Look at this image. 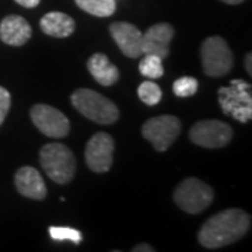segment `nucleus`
<instances>
[{"mask_svg":"<svg viewBox=\"0 0 252 252\" xmlns=\"http://www.w3.org/2000/svg\"><path fill=\"white\" fill-rule=\"evenodd\" d=\"M215 193L207 184L198 178H187L174 192V200L180 209L190 215H198L213 202Z\"/></svg>","mask_w":252,"mask_h":252,"instance_id":"obj_5","label":"nucleus"},{"mask_svg":"<svg viewBox=\"0 0 252 252\" xmlns=\"http://www.w3.org/2000/svg\"><path fill=\"white\" fill-rule=\"evenodd\" d=\"M39 162L46 175L56 184H69L76 172L72 150L62 143H48L39 152Z\"/></svg>","mask_w":252,"mask_h":252,"instance_id":"obj_3","label":"nucleus"},{"mask_svg":"<svg viewBox=\"0 0 252 252\" xmlns=\"http://www.w3.org/2000/svg\"><path fill=\"white\" fill-rule=\"evenodd\" d=\"M132 251L135 252H154V248H152L150 245H147V244H140V245H136L133 247V250Z\"/></svg>","mask_w":252,"mask_h":252,"instance_id":"obj_24","label":"nucleus"},{"mask_svg":"<svg viewBox=\"0 0 252 252\" xmlns=\"http://www.w3.org/2000/svg\"><path fill=\"white\" fill-rule=\"evenodd\" d=\"M251 86L243 80L231 81V87L219 90V102L225 115L240 122H247L252 117Z\"/></svg>","mask_w":252,"mask_h":252,"instance_id":"obj_6","label":"nucleus"},{"mask_svg":"<svg viewBox=\"0 0 252 252\" xmlns=\"http://www.w3.org/2000/svg\"><path fill=\"white\" fill-rule=\"evenodd\" d=\"M114 149L115 142L112 136L105 132H98L91 137L86 146V162L91 171L102 172L109 171L114 161Z\"/></svg>","mask_w":252,"mask_h":252,"instance_id":"obj_9","label":"nucleus"},{"mask_svg":"<svg viewBox=\"0 0 252 252\" xmlns=\"http://www.w3.org/2000/svg\"><path fill=\"white\" fill-rule=\"evenodd\" d=\"M32 35L31 26L21 16H7L0 23V39L11 46H21Z\"/></svg>","mask_w":252,"mask_h":252,"instance_id":"obj_14","label":"nucleus"},{"mask_svg":"<svg viewBox=\"0 0 252 252\" xmlns=\"http://www.w3.org/2000/svg\"><path fill=\"white\" fill-rule=\"evenodd\" d=\"M181 132L180 119L174 115H160L146 121L142 127V135L153 144L157 152H165Z\"/></svg>","mask_w":252,"mask_h":252,"instance_id":"obj_7","label":"nucleus"},{"mask_svg":"<svg viewBox=\"0 0 252 252\" xmlns=\"http://www.w3.org/2000/svg\"><path fill=\"white\" fill-rule=\"evenodd\" d=\"M203 72L210 77H221L233 69L234 56L221 36H209L200 46Z\"/></svg>","mask_w":252,"mask_h":252,"instance_id":"obj_4","label":"nucleus"},{"mask_svg":"<svg viewBox=\"0 0 252 252\" xmlns=\"http://www.w3.org/2000/svg\"><path fill=\"white\" fill-rule=\"evenodd\" d=\"M76 4L97 17H109L115 13V0H76Z\"/></svg>","mask_w":252,"mask_h":252,"instance_id":"obj_17","label":"nucleus"},{"mask_svg":"<svg viewBox=\"0 0 252 252\" xmlns=\"http://www.w3.org/2000/svg\"><path fill=\"white\" fill-rule=\"evenodd\" d=\"M137 95H139V98L143 101L146 105H150V107H153V105H157L158 102H160V99L162 97V93L161 89L154 83V81H143L140 86H139V89H137Z\"/></svg>","mask_w":252,"mask_h":252,"instance_id":"obj_19","label":"nucleus"},{"mask_svg":"<svg viewBox=\"0 0 252 252\" xmlns=\"http://www.w3.org/2000/svg\"><path fill=\"white\" fill-rule=\"evenodd\" d=\"M252 55L248 54L247 56H245V69H247V72H248V74L251 76L252 74V69H251V58Z\"/></svg>","mask_w":252,"mask_h":252,"instance_id":"obj_25","label":"nucleus"},{"mask_svg":"<svg viewBox=\"0 0 252 252\" xmlns=\"http://www.w3.org/2000/svg\"><path fill=\"white\" fill-rule=\"evenodd\" d=\"M14 184L18 193L30 199L42 200L45 199L46 185L39 171L34 167H21L14 175Z\"/></svg>","mask_w":252,"mask_h":252,"instance_id":"obj_13","label":"nucleus"},{"mask_svg":"<svg viewBox=\"0 0 252 252\" xmlns=\"http://www.w3.org/2000/svg\"><path fill=\"white\" fill-rule=\"evenodd\" d=\"M49 235L55 241H70L73 244L81 243V233L72 227H49Z\"/></svg>","mask_w":252,"mask_h":252,"instance_id":"obj_21","label":"nucleus"},{"mask_svg":"<svg viewBox=\"0 0 252 252\" xmlns=\"http://www.w3.org/2000/svg\"><path fill=\"white\" fill-rule=\"evenodd\" d=\"M87 67L90 74L101 86L109 87L115 84L119 79V70L115 64L109 62V59L104 54H94L87 62Z\"/></svg>","mask_w":252,"mask_h":252,"instance_id":"obj_15","label":"nucleus"},{"mask_svg":"<svg viewBox=\"0 0 252 252\" xmlns=\"http://www.w3.org/2000/svg\"><path fill=\"white\" fill-rule=\"evenodd\" d=\"M189 139L206 149H220L231 142L233 129L217 119L199 121L190 127Z\"/></svg>","mask_w":252,"mask_h":252,"instance_id":"obj_8","label":"nucleus"},{"mask_svg":"<svg viewBox=\"0 0 252 252\" xmlns=\"http://www.w3.org/2000/svg\"><path fill=\"white\" fill-rule=\"evenodd\" d=\"M109 32L125 56L139 58L143 55V34L133 24L126 21L112 23Z\"/></svg>","mask_w":252,"mask_h":252,"instance_id":"obj_11","label":"nucleus"},{"mask_svg":"<svg viewBox=\"0 0 252 252\" xmlns=\"http://www.w3.org/2000/svg\"><path fill=\"white\" fill-rule=\"evenodd\" d=\"M41 0H16V3H18L20 6L26 7V9H34L39 4Z\"/></svg>","mask_w":252,"mask_h":252,"instance_id":"obj_23","label":"nucleus"},{"mask_svg":"<svg viewBox=\"0 0 252 252\" xmlns=\"http://www.w3.org/2000/svg\"><path fill=\"white\" fill-rule=\"evenodd\" d=\"M72 104L83 117L101 125L115 124L119 118V109L107 97L90 89H79L72 94Z\"/></svg>","mask_w":252,"mask_h":252,"instance_id":"obj_2","label":"nucleus"},{"mask_svg":"<svg viewBox=\"0 0 252 252\" xmlns=\"http://www.w3.org/2000/svg\"><path fill=\"white\" fill-rule=\"evenodd\" d=\"M251 227V216L241 209H227L207 219L200 227L198 240L202 247L217 250L241 240Z\"/></svg>","mask_w":252,"mask_h":252,"instance_id":"obj_1","label":"nucleus"},{"mask_svg":"<svg viewBox=\"0 0 252 252\" xmlns=\"http://www.w3.org/2000/svg\"><path fill=\"white\" fill-rule=\"evenodd\" d=\"M174 27L168 23L154 24L143 34V55L153 54L165 59L170 55V42L174 38Z\"/></svg>","mask_w":252,"mask_h":252,"instance_id":"obj_12","label":"nucleus"},{"mask_svg":"<svg viewBox=\"0 0 252 252\" xmlns=\"http://www.w3.org/2000/svg\"><path fill=\"white\" fill-rule=\"evenodd\" d=\"M41 30L46 35L56 36V38H66L72 35L76 23L70 16L61 13V11H51L41 18Z\"/></svg>","mask_w":252,"mask_h":252,"instance_id":"obj_16","label":"nucleus"},{"mask_svg":"<svg viewBox=\"0 0 252 252\" xmlns=\"http://www.w3.org/2000/svg\"><path fill=\"white\" fill-rule=\"evenodd\" d=\"M199 83L195 77H180L174 81L172 84V91L177 97L187 98L193 95L198 91Z\"/></svg>","mask_w":252,"mask_h":252,"instance_id":"obj_20","label":"nucleus"},{"mask_svg":"<svg viewBox=\"0 0 252 252\" xmlns=\"http://www.w3.org/2000/svg\"><path fill=\"white\" fill-rule=\"evenodd\" d=\"M10 104H11L10 93L4 87L0 86V126L4 122V119L7 117V114H9Z\"/></svg>","mask_w":252,"mask_h":252,"instance_id":"obj_22","label":"nucleus"},{"mask_svg":"<svg viewBox=\"0 0 252 252\" xmlns=\"http://www.w3.org/2000/svg\"><path fill=\"white\" fill-rule=\"evenodd\" d=\"M31 121L48 137L61 139L67 136L70 130L69 119L59 109L46 104H36L31 108Z\"/></svg>","mask_w":252,"mask_h":252,"instance_id":"obj_10","label":"nucleus"},{"mask_svg":"<svg viewBox=\"0 0 252 252\" xmlns=\"http://www.w3.org/2000/svg\"><path fill=\"white\" fill-rule=\"evenodd\" d=\"M139 70L147 79H160L164 74L162 59L153 54H144L143 59L139 63Z\"/></svg>","mask_w":252,"mask_h":252,"instance_id":"obj_18","label":"nucleus"},{"mask_svg":"<svg viewBox=\"0 0 252 252\" xmlns=\"http://www.w3.org/2000/svg\"><path fill=\"white\" fill-rule=\"evenodd\" d=\"M221 1L228 3V4H240V3H243L244 0H221Z\"/></svg>","mask_w":252,"mask_h":252,"instance_id":"obj_26","label":"nucleus"}]
</instances>
